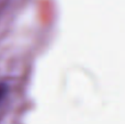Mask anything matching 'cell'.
<instances>
[{
  "mask_svg": "<svg viewBox=\"0 0 125 124\" xmlns=\"http://www.w3.org/2000/svg\"><path fill=\"white\" fill-rule=\"evenodd\" d=\"M7 91H8V88H7V86L4 85V83H0V101H1L2 99L4 98Z\"/></svg>",
  "mask_w": 125,
  "mask_h": 124,
  "instance_id": "1",
  "label": "cell"
}]
</instances>
